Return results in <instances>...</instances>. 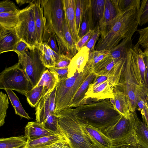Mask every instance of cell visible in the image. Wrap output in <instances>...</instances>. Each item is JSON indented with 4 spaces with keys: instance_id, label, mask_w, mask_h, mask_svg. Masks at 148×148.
<instances>
[{
    "instance_id": "cell-1",
    "label": "cell",
    "mask_w": 148,
    "mask_h": 148,
    "mask_svg": "<svg viewBox=\"0 0 148 148\" xmlns=\"http://www.w3.org/2000/svg\"><path fill=\"white\" fill-rule=\"evenodd\" d=\"M73 108L82 123L101 130L114 125L122 116L110 99L95 101Z\"/></svg>"
},
{
    "instance_id": "cell-2",
    "label": "cell",
    "mask_w": 148,
    "mask_h": 148,
    "mask_svg": "<svg viewBox=\"0 0 148 148\" xmlns=\"http://www.w3.org/2000/svg\"><path fill=\"white\" fill-rule=\"evenodd\" d=\"M138 11L132 9L121 12L106 35L98 40L95 46V50H110L124 38L137 31Z\"/></svg>"
},
{
    "instance_id": "cell-3",
    "label": "cell",
    "mask_w": 148,
    "mask_h": 148,
    "mask_svg": "<svg viewBox=\"0 0 148 148\" xmlns=\"http://www.w3.org/2000/svg\"><path fill=\"white\" fill-rule=\"evenodd\" d=\"M116 86L126 95L130 112H136L138 96L143 90H147L143 85L133 48L127 54L119 82Z\"/></svg>"
},
{
    "instance_id": "cell-4",
    "label": "cell",
    "mask_w": 148,
    "mask_h": 148,
    "mask_svg": "<svg viewBox=\"0 0 148 148\" xmlns=\"http://www.w3.org/2000/svg\"><path fill=\"white\" fill-rule=\"evenodd\" d=\"M41 6L45 20L46 30L56 39L60 54L68 56L69 50L64 34L65 16L62 0H42Z\"/></svg>"
},
{
    "instance_id": "cell-5",
    "label": "cell",
    "mask_w": 148,
    "mask_h": 148,
    "mask_svg": "<svg viewBox=\"0 0 148 148\" xmlns=\"http://www.w3.org/2000/svg\"><path fill=\"white\" fill-rule=\"evenodd\" d=\"M61 132L69 139L72 148H96L85 132L73 108L56 112Z\"/></svg>"
},
{
    "instance_id": "cell-6",
    "label": "cell",
    "mask_w": 148,
    "mask_h": 148,
    "mask_svg": "<svg viewBox=\"0 0 148 148\" xmlns=\"http://www.w3.org/2000/svg\"><path fill=\"white\" fill-rule=\"evenodd\" d=\"M93 71L92 66L86 64L83 71H76L73 76L58 81L55 97L56 112L69 108L79 87Z\"/></svg>"
},
{
    "instance_id": "cell-7",
    "label": "cell",
    "mask_w": 148,
    "mask_h": 148,
    "mask_svg": "<svg viewBox=\"0 0 148 148\" xmlns=\"http://www.w3.org/2000/svg\"><path fill=\"white\" fill-rule=\"evenodd\" d=\"M101 131L117 148H141L130 118L122 115L115 124Z\"/></svg>"
},
{
    "instance_id": "cell-8",
    "label": "cell",
    "mask_w": 148,
    "mask_h": 148,
    "mask_svg": "<svg viewBox=\"0 0 148 148\" xmlns=\"http://www.w3.org/2000/svg\"><path fill=\"white\" fill-rule=\"evenodd\" d=\"M18 63L25 72L33 87L38 84L47 68L42 60L38 47H29L23 53H16Z\"/></svg>"
},
{
    "instance_id": "cell-9",
    "label": "cell",
    "mask_w": 148,
    "mask_h": 148,
    "mask_svg": "<svg viewBox=\"0 0 148 148\" xmlns=\"http://www.w3.org/2000/svg\"><path fill=\"white\" fill-rule=\"evenodd\" d=\"M34 3L29 4L20 10L18 19L15 30L20 39L31 47L39 44L35 21Z\"/></svg>"
},
{
    "instance_id": "cell-10",
    "label": "cell",
    "mask_w": 148,
    "mask_h": 148,
    "mask_svg": "<svg viewBox=\"0 0 148 148\" xmlns=\"http://www.w3.org/2000/svg\"><path fill=\"white\" fill-rule=\"evenodd\" d=\"M32 86L25 72L18 63L5 68L0 74V89L16 91L25 96Z\"/></svg>"
},
{
    "instance_id": "cell-11",
    "label": "cell",
    "mask_w": 148,
    "mask_h": 148,
    "mask_svg": "<svg viewBox=\"0 0 148 148\" xmlns=\"http://www.w3.org/2000/svg\"><path fill=\"white\" fill-rule=\"evenodd\" d=\"M109 54L94 66L93 69L96 75L108 77L115 86L119 82L126 58L114 59L111 58Z\"/></svg>"
},
{
    "instance_id": "cell-12",
    "label": "cell",
    "mask_w": 148,
    "mask_h": 148,
    "mask_svg": "<svg viewBox=\"0 0 148 148\" xmlns=\"http://www.w3.org/2000/svg\"><path fill=\"white\" fill-rule=\"evenodd\" d=\"M56 86L41 99L36 107V122L44 125L48 116L56 114L55 97Z\"/></svg>"
},
{
    "instance_id": "cell-13",
    "label": "cell",
    "mask_w": 148,
    "mask_h": 148,
    "mask_svg": "<svg viewBox=\"0 0 148 148\" xmlns=\"http://www.w3.org/2000/svg\"><path fill=\"white\" fill-rule=\"evenodd\" d=\"M121 12L117 9L112 0H105L103 15L99 23L101 38L104 37L107 33Z\"/></svg>"
},
{
    "instance_id": "cell-14",
    "label": "cell",
    "mask_w": 148,
    "mask_h": 148,
    "mask_svg": "<svg viewBox=\"0 0 148 148\" xmlns=\"http://www.w3.org/2000/svg\"><path fill=\"white\" fill-rule=\"evenodd\" d=\"M114 87L108 79L95 86H92L90 84L85 94L84 99L81 103L87 98L98 100L114 98Z\"/></svg>"
},
{
    "instance_id": "cell-15",
    "label": "cell",
    "mask_w": 148,
    "mask_h": 148,
    "mask_svg": "<svg viewBox=\"0 0 148 148\" xmlns=\"http://www.w3.org/2000/svg\"><path fill=\"white\" fill-rule=\"evenodd\" d=\"M82 123L86 134L96 148H117L101 130L90 125Z\"/></svg>"
},
{
    "instance_id": "cell-16",
    "label": "cell",
    "mask_w": 148,
    "mask_h": 148,
    "mask_svg": "<svg viewBox=\"0 0 148 148\" xmlns=\"http://www.w3.org/2000/svg\"><path fill=\"white\" fill-rule=\"evenodd\" d=\"M105 0H88L89 29L97 28L104 13Z\"/></svg>"
},
{
    "instance_id": "cell-17",
    "label": "cell",
    "mask_w": 148,
    "mask_h": 148,
    "mask_svg": "<svg viewBox=\"0 0 148 148\" xmlns=\"http://www.w3.org/2000/svg\"><path fill=\"white\" fill-rule=\"evenodd\" d=\"M65 18L76 44L80 40L76 21L75 0H62Z\"/></svg>"
},
{
    "instance_id": "cell-18",
    "label": "cell",
    "mask_w": 148,
    "mask_h": 148,
    "mask_svg": "<svg viewBox=\"0 0 148 148\" xmlns=\"http://www.w3.org/2000/svg\"><path fill=\"white\" fill-rule=\"evenodd\" d=\"M40 3L41 0H37L34 3L35 21L39 45L46 42L49 36L46 30L45 20Z\"/></svg>"
},
{
    "instance_id": "cell-19",
    "label": "cell",
    "mask_w": 148,
    "mask_h": 148,
    "mask_svg": "<svg viewBox=\"0 0 148 148\" xmlns=\"http://www.w3.org/2000/svg\"><path fill=\"white\" fill-rule=\"evenodd\" d=\"M130 118L141 148H148V128L138 117L136 112H130Z\"/></svg>"
},
{
    "instance_id": "cell-20",
    "label": "cell",
    "mask_w": 148,
    "mask_h": 148,
    "mask_svg": "<svg viewBox=\"0 0 148 148\" xmlns=\"http://www.w3.org/2000/svg\"><path fill=\"white\" fill-rule=\"evenodd\" d=\"M89 51L86 47L84 46L77 52L68 66V77L73 76L76 71L79 72L83 71L88 59Z\"/></svg>"
},
{
    "instance_id": "cell-21",
    "label": "cell",
    "mask_w": 148,
    "mask_h": 148,
    "mask_svg": "<svg viewBox=\"0 0 148 148\" xmlns=\"http://www.w3.org/2000/svg\"><path fill=\"white\" fill-rule=\"evenodd\" d=\"M20 40L15 29L0 26V54L13 51L15 45Z\"/></svg>"
},
{
    "instance_id": "cell-22",
    "label": "cell",
    "mask_w": 148,
    "mask_h": 148,
    "mask_svg": "<svg viewBox=\"0 0 148 148\" xmlns=\"http://www.w3.org/2000/svg\"><path fill=\"white\" fill-rule=\"evenodd\" d=\"M58 134L46 128L43 125L36 121L28 122L25 127V136L27 140Z\"/></svg>"
},
{
    "instance_id": "cell-23",
    "label": "cell",
    "mask_w": 148,
    "mask_h": 148,
    "mask_svg": "<svg viewBox=\"0 0 148 148\" xmlns=\"http://www.w3.org/2000/svg\"><path fill=\"white\" fill-rule=\"evenodd\" d=\"M67 138L63 134H56L27 140L24 148H49L57 142Z\"/></svg>"
},
{
    "instance_id": "cell-24",
    "label": "cell",
    "mask_w": 148,
    "mask_h": 148,
    "mask_svg": "<svg viewBox=\"0 0 148 148\" xmlns=\"http://www.w3.org/2000/svg\"><path fill=\"white\" fill-rule=\"evenodd\" d=\"M113 93L116 109L122 115L129 119L130 111L126 95L116 86L114 87Z\"/></svg>"
},
{
    "instance_id": "cell-25",
    "label": "cell",
    "mask_w": 148,
    "mask_h": 148,
    "mask_svg": "<svg viewBox=\"0 0 148 148\" xmlns=\"http://www.w3.org/2000/svg\"><path fill=\"white\" fill-rule=\"evenodd\" d=\"M132 33L123 39L115 47L110 50V56L113 59L126 58L130 50L132 49Z\"/></svg>"
},
{
    "instance_id": "cell-26",
    "label": "cell",
    "mask_w": 148,
    "mask_h": 148,
    "mask_svg": "<svg viewBox=\"0 0 148 148\" xmlns=\"http://www.w3.org/2000/svg\"><path fill=\"white\" fill-rule=\"evenodd\" d=\"M42 60L45 66L48 69L54 67L56 62L60 55L56 53L46 44V42L40 44L38 46Z\"/></svg>"
},
{
    "instance_id": "cell-27",
    "label": "cell",
    "mask_w": 148,
    "mask_h": 148,
    "mask_svg": "<svg viewBox=\"0 0 148 148\" xmlns=\"http://www.w3.org/2000/svg\"><path fill=\"white\" fill-rule=\"evenodd\" d=\"M96 76L93 71L86 78L74 95L69 108H74L80 104L84 99L89 85L93 82Z\"/></svg>"
},
{
    "instance_id": "cell-28",
    "label": "cell",
    "mask_w": 148,
    "mask_h": 148,
    "mask_svg": "<svg viewBox=\"0 0 148 148\" xmlns=\"http://www.w3.org/2000/svg\"><path fill=\"white\" fill-rule=\"evenodd\" d=\"M20 10L0 13V26L10 29H15L18 21Z\"/></svg>"
},
{
    "instance_id": "cell-29",
    "label": "cell",
    "mask_w": 148,
    "mask_h": 148,
    "mask_svg": "<svg viewBox=\"0 0 148 148\" xmlns=\"http://www.w3.org/2000/svg\"><path fill=\"white\" fill-rule=\"evenodd\" d=\"M48 92L43 86H35L27 91L25 96L29 104L36 108L42 98Z\"/></svg>"
},
{
    "instance_id": "cell-30",
    "label": "cell",
    "mask_w": 148,
    "mask_h": 148,
    "mask_svg": "<svg viewBox=\"0 0 148 148\" xmlns=\"http://www.w3.org/2000/svg\"><path fill=\"white\" fill-rule=\"evenodd\" d=\"M58 82L56 76L48 69L44 72L36 86H43L48 92L55 88Z\"/></svg>"
},
{
    "instance_id": "cell-31",
    "label": "cell",
    "mask_w": 148,
    "mask_h": 148,
    "mask_svg": "<svg viewBox=\"0 0 148 148\" xmlns=\"http://www.w3.org/2000/svg\"><path fill=\"white\" fill-rule=\"evenodd\" d=\"M137 108L140 112L143 122L148 128V92L143 90L138 96Z\"/></svg>"
},
{
    "instance_id": "cell-32",
    "label": "cell",
    "mask_w": 148,
    "mask_h": 148,
    "mask_svg": "<svg viewBox=\"0 0 148 148\" xmlns=\"http://www.w3.org/2000/svg\"><path fill=\"white\" fill-rule=\"evenodd\" d=\"M27 139L24 136H12L0 139V148H18L24 146Z\"/></svg>"
},
{
    "instance_id": "cell-33",
    "label": "cell",
    "mask_w": 148,
    "mask_h": 148,
    "mask_svg": "<svg viewBox=\"0 0 148 148\" xmlns=\"http://www.w3.org/2000/svg\"><path fill=\"white\" fill-rule=\"evenodd\" d=\"M7 92L9 98L15 110V114L22 118H24L28 120L32 119L25 111L19 99L12 90H5Z\"/></svg>"
},
{
    "instance_id": "cell-34",
    "label": "cell",
    "mask_w": 148,
    "mask_h": 148,
    "mask_svg": "<svg viewBox=\"0 0 148 148\" xmlns=\"http://www.w3.org/2000/svg\"><path fill=\"white\" fill-rule=\"evenodd\" d=\"M64 34L68 46V56L71 59L77 52L76 49V43L70 31L65 18L64 24Z\"/></svg>"
},
{
    "instance_id": "cell-35",
    "label": "cell",
    "mask_w": 148,
    "mask_h": 148,
    "mask_svg": "<svg viewBox=\"0 0 148 148\" xmlns=\"http://www.w3.org/2000/svg\"><path fill=\"white\" fill-rule=\"evenodd\" d=\"M116 8L123 12L132 9L138 10L140 5V0H112Z\"/></svg>"
},
{
    "instance_id": "cell-36",
    "label": "cell",
    "mask_w": 148,
    "mask_h": 148,
    "mask_svg": "<svg viewBox=\"0 0 148 148\" xmlns=\"http://www.w3.org/2000/svg\"><path fill=\"white\" fill-rule=\"evenodd\" d=\"M110 53V50H95L89 53L87 64L92 68Z\"/></svg>"
},
{
    "instance_id": "cell-37",
    "label": "cell",
    "mask_w": 148,
    "mask_h": 148,
    "mask_svg": "<svg viewBox=\"0 0 148 148\" xmlns=\"http://www.w3.org/2000/svg\"><path fill=\"white\" fill-rule=\"evenodd\" d=\"M89 30L88 0H85L82 21L79 33L80 39L84 36Z\"/></svg>"
},
{
    "instance_id": "cell-38",
    "label": "cell",
    "mask_w": 148,
    "mask_h": 148,
    "mask_svg": "<svg viewBox=\"0 0 148 148\" xmlns=\"http://www.w3.org/2000/svg\"><path fill=\"white\" fill-rule=\"evenodd\" d=\"M138 25L142 26L148 24V0L141 1L138 11Z\"/></svg>"
},
{
    "instance_id": "cell-39",
    "label": "cell",
    "mask_w": 148,
    "mask_h": 148,
    "mask_svg": "<svg viewBox=\"0 0 148 148\" xmlns=\"http://www.w3.org/2000/svg\"><path fill=\"white\" fill-rule=\"evenodd\" d=\"M9 101L6 94L2 91L0 92V127L5 123L6 116L7 111L8 108Z\"/></svg>"
},
{
    "instance_id": "cell-40",
    "label": "cell",
    "mask_w": 148,
    "mask_h": 148,
    "mask_svg": "<svg viewBox=\"0 0 148 148\" xmlns=\"http://www.w3.org/2000/svg\"><path fill=\"white\" fill-rule=\"evenodd\" d=\"M44 126L46 128L57 133L63 134L59 128L56 114L49 115L47 117Z\"/></svg>"
},
{
    "instance_id": "cell-41",
    "label": "cell",
    "mask_w": 148,
    "mask_h": 148,
    "mask_svg": "<svg viewBox=\"0 0 148 148\" xmlns=\"http://www.w3.org/2000/svg\"><path fill=\"white\" fill-rule=\"evenodd\" d=\"M85 0H75V14L77 28L79 34L82 23Z\"/></svg>"
},
{
    "instance_id": "cell-42",
    "label": "cell",
    "mask_w": 148,
    "mask_h": 148,
    "mask_svg": "<svg viewBox=\"0 0 148 148\" xmlns=\"http://www.w3.org/2000/svg\"><path fill=\"white\" fill-rule=\"evenodd\" d=\"M139 34L138 40L136 45L141 46L145 50H148V26L137 31Z\"/></svg>"
},
{
    "instance_id": "cell-43",
    "label": "cell",
    "mask_w": 148,
    "mask_h": 148,
    "mask_svg": "<svg viewBox=\"0 0 148 148\" xmlns=\"http://www.w3.org/2000/svg\"><path fill=\"white\" fill-rule=\"evenodd\" d=\"M101 35V32L98 25L96 29L84 46L86 47L89 49V53L95 50L96 43L99 39V37Z\"/></svg>"
},
{
    "instance_id": "cell-44",
    "label": "cell",
    "mask_w": 148,
    "mask_h": 148,
    "mask_svg": "<svg viewBox=\"0 0 148 148\" xmlns=\"http://www.w3.org/2000/svg\"><path fill=\"white\" fill-rule=\"evenodd\" d=\"M57 77L58 81L68 78L69 69L68 67L57 68L51 67L48 69Z\"/></svg>"
},
{
    "instance_id": "cell-45",
    "label": "cell",
    "mask_w": 148,
    "mask_h": 148,
    "mask_svg": "<svg viewBox=\"0 0 148 148\" xmlns=\"http://www.w3.org/2000/svg\"><path fill=\"white\" fill-rule=\"evenodd\" d=\"M18 10H19L12 1L6 0L0 2V13Z\"/></svg>"
},
{
    "instance_id": "cell-46",
    "label": "cell",
    "mask_w": 148,
    "mask_h": 148,
    "mask_svg": "<svg viewBox=\"0 0 148 148\" xmlns=\"http://www.w3.org/2000/svg\"><path fill=\"white\" fill-rule=\"evenodd\" d=\"M96 29H89L87 33L77 43L76 47L77 52L79 51L84 46Z\"/></svg>"
},
{
    "instance_id": "cell-47",
    "label": "cell",
    "mask_w": 148,
    "mask_h": 148,
    "mask_svg": "<svg viewBox=\"0 0 148 148\" xmlns=\"http://www.w3.org/2000/svg\"><path fill=\"white\" fill-rule=\"evenodd\" d=\"M57 41L54 34L52 32L49 34L48 39L46 44L51 49L58 55H61L57 44Z\"/></svg>"
},
{
    "instance_id": "cell-48",
    "label": "cell",
    "mask_w": 148,
    "mask_h": 148,
    "mask_svg": "<svg viewBox=\"0 0 148 148\" xmlns=\"http://www.w3.org/2000/svg\"><path fill=\"white\" fill-rule=\"evenodd\" d=\"M71 60L66 56L61 55L59 59L56 62L54 67L57 68L68 67Z\"/></svg>"
},
{
    "instance_id": "cell-49",
    "label": "cell",
    "mask_w": 148,
    "mask_h": 148,
    "mask_svg": "<svg viewBox=\"0 0 148 148\" xmlns=\"http://www.w3.org/2000/svg\"><path fill=\"white\" fill-rule=\"evenodd\" d=\"M29 47V46L26 43L20 40L15 45L13 51L23 53L25 52Z\"/></svg>"
},
{
    "instance_id": "cell-50",
    "label": "cell",
    "mask_w": 148,
    "mask_h": 148,
    "mask_svg": "<svg viewBox=\"0 0 148 148\" xmlns=\"http://www.w3.org/2000/svg\"><path fill=\"white\" fill-rule=\"evenodd\" d=\"M49 148H72L68 138L60 140L53 144Z\"/></svg>"
},
{
    "instance_id": "cell-51",
    "label": "cell",
    "mask_w": 148,
    "mask_h": 148,
    "mask_svg": "<svg viewBox=\"0 0 148 148\" xmlns=\"http://www.w3.org/2000/svg\"><path fill=\"white\" fill-rule=\"evenodd\" d=\"M143 54L146 67V87L148 91V50H144L143 51Z\"/></svg>"
},
{
    "instance_id": "cell-52",
    "label": "cell",
    "mask_w": 148,
    "mask_h": 148,
    "mask_svg": "<svg viewBox=\"0 0 148 148\" xmlns=\"http://www.w3.org/2000/svg\"><path fill=\"white\" fill-rule=\"evenodd\" d=\"M108 79V78L106 76L96 75L95 78L90 84L92 86H95L106 81Z\"/></svg>"
},
{
    "instance_id": "cell-53",
    "label": "cell",
    "mask_w": 148,
    "mask_h": 148,
    "mask_svg": "<svg viewBox=\"0 0 148 148\" xmlns=\"http://www.w3.org/2000/svg\"><path fill=\"white\" fill-rule=\"evenodd\" d=\"M36 0H16V2L17 4H18L19 5H21L26 4L27 3H29V4L34 3Z\"/></svg>"
},
{
    "instance_id": "cell-54",
    "label": "cell",
    "mask_w": 148,
    "mask_h": 148,
    "mask_svg": "<svg viewBox=\"0 0 148 148\" xmlns=\"http://www.w3.org/2000/svg\"><path fill=\"white\" fill-rule=\"evenodd\" d=\"M110 100L111 102V103L114 105V106L115 107V101L114 98H112L110 99Z\"/></svg>"
},
{
    "instance_id": "cell-55",
    "label": "cell",
    "mask_w": 148,
    "mask_h": 148,
    "mask_svg": "<svg viewBox=\"0 0 148 148\" xmlns=\"http://www.w3.org/2000/svg\"><path fill=\"white\" fill-rule=\"evenodd\" d=\"M24 146L22 147H21L20 148H24Z\"/></svg>"
}]
</instances>
